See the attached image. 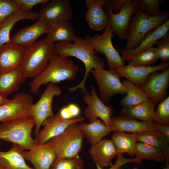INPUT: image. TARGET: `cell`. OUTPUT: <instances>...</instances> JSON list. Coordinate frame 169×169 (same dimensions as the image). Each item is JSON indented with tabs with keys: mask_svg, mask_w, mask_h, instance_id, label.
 Instances as JSON below:
<instances>
[{
	"mask_svg": "<svg viewBox=\"0 0 169 169\" xmlns=\"http://www.w3.org/2000/svg\"><path fill=\"white\" fill-rule=\"evenodd\" d=\"M54 54L59 55L74 57L80 60L84 63L85 71L81 81L77 85L68 88V90L73 92L80 89L84 94L86 91L85 83L91 70L94 69L104 68V60L97 56L96 52L84 38L76 36L73 42L60 41L54 44Z\"/></svg>",
	"mask_w": 169,
	"mask_h": 169,
	"instance_id": "cell-1",
	"label": "cell"
},
{
	"mask_svg": "<svg viewBox=\"0 0 169 169\" xmlns=\"http://www.w3.org/2000/svg\"><path fill=\"white\" fill-rule=\"evenodd\" d=\"M79 69V66L69 57L54 54L44 71L29 83L30 91L35 94L43 85L72 81L76 77Z\"/></svg>",
	"mask_w": 169,
	"mask_h": 169,
	"instance_id": "cell-2",
	"label": "cell"
},
{
	"mask_svg": "<svg viewBox=\"0 0 169 169\" xmlns=\"http://www.w3.org/2000/svg\"><path fill=\"white\" fill-rule=\"evenodd\" d=\"M54 44L46 38L27 48L21 65L26 78L33 79L44 71L54 54Z\"/></svg>",
	"mask_w": 169,
	"mask_h": 169,
	"instance_id": "cell-3",
	"label": "cell"
},
{
	"mask_svg": "<svg viewBox=\"0 0 169 169\" xmlns=\"http://www.w3.org/2000/svg\"><path fill=\"white\" fill-rule=\"evenodd\" d=\"M168 11L154 16H147L139 9L130 23L125 49H133L138 46L151 31L161 25L169 19Z\"/></svg>",
	"mask_w": 169,
	"mask_h": 169,
	"instance_id": "cell-4",
	"label": "cell"
},
{
	"mask_svg": "<svg viewBox=\"0 0 169 169\" xmlns=\"http://www.w3.org/2000/svg\"><path fill=\"white\" fill-rule=\"evenodd\" d=\"M34 126L32 117L2 123L0 125V139L12 142L23 150H28L35 144V139L31 135Z\"/></svg>",
	"mask_w": 169,
	"mask_h": 169,
	"instance_id": "cell-5",
	"label": "cell"
},
{
	"mask_svg": "<svg viewBox=\"0 0 169 169\" xmlns=\"http://www.w3.org/2000/svg\"><path fill=\"white\" fill-rule=\"evenodd\" d=\"M84 137L79 124L76 122L69 125L62 133L49 141L56 157L71 158L78 156L82 148Z\"/></svg>",
	"mask_w": 169,
	"mask_h": 169,
	"instance_id": "cell-6",
	"label": "cell"
},
{
	"mask_svg": "<svg viewBox=\"0 0 169 169\" xmlns=\"http://www.w3.org/2000/svg\"><path fill=\"white\" fill-rule=\"evenodd\" d=\"M90 73L99 87V98L105 105H108L114 95L127 93L128 90L120 81L121 76L116 70L96 68L92 69Z\"/></svg>",
	"mask_w": 169,
	"mask_h": 169,
	"instance_id": "cell-7",
	"label": "cell"
},
{
	"mask_svg": "<svg viewBox=\"0 0 169 169\" xmlns=\"http://www.w3.org/2000/svg\"><path fill=\"white\" fill-rule=\"evenodd\" d=\"M113 33L111 27L107 25L102 34L93 36L86 35L84 38L95 52L100 53L106 57L110 69L116 70L124 65L125 61L113 45Z\"/></svg>",
	"mask_w": 169,
	"mask_h": 169,
	"instance_id": "cell-8",
	"label": "cell"
},
{
	"mask_svg": "<svg viewBox=\"0 0 169 169\" xmlns=\"http://www.w3.org/2000/svg\"><path fill=\"white\" fill-rule=\"evenodd\" d=\"M107 2L105 12L108 19L107 25L111 27L113 32L120 39L125 40L130 22L139 9V0H126L121 11L114 13Z\"/></svg>",
	"mask_w": 169,
	"mask_h": 169,
	"instance_id": "cell-9",
	"label": "cell"
},
{
	"mask_svg": "<svg viewBox=\"0 0 169 169\" xmlns=\"http://www.w3.org/2000/svg\"><path fill=\"white\" fill-rule=\"evenodd\" d=\"M62 93L61 88L55 84L49 83L38 101L30 106V113L34 120L36 136L38 135L44 121L54 114L52 109V103L55 96H59Z\"/></svg>",
	"mask_w": 169,
	"mask_h": 169,
	"instance_id": "cell-10",
	"label": "cell"
},
{
	"mask_svg": "<svg viewBox=\"0 0 169 169\" xmlns=\"http://www.w3.org/2000/svg\"><path fill=\"white\" fill-rule=\"evenodd\" d=\"M33 103L29 94H16L12 99L0 105V121L9 122L31 117L30 108Z\"/></svg>",
	"mask_w": 169,
	"mask_h": 169,
	"instance_id": "cell-11",
	"label": "cell"
},
{
	"mask_svg": "<svg viewBox=\"0 0 169 169\" xmlns=\"http://www.w3.org/2000/svg\"><path fill=\"white\" fill-rule=\"evenodd\" d=\"M73 16L69 0H51L41 4L38 13V19L50 25L70 21Z\"/></svg>",
	"mask_w": 169,
	"mask_h": 169,
	"instance_id": "cell-12",
	"label": "cell"
},
{
	"mask_svg": "<svg viewBox=\"0 0 169 169\" xmlns=\"http://www.w3.org/2000/svg\"><path fill=\"white\" fill-rule=\"evenodd\" d=\"M85 118L82 116L69 120H65L60 116L58 113L46 119L42 125L43 127L40 130L36 136L35 144H44L52 138L62 133L70 124L83 121Z\"/></svg>",
	"mask_w": 169,
	"mask_h": 169,
	"instance_id": "cell-13",
	"label": "cell"
},
{
	"mask_svg": "<svg viewBox=\"0 0 169 169\" xmlns=\"http://www.w3.org/2000/svg\"><path fill=\"white\" fill-rule=\"evenodd\" d=\"M83 100L87 106L84 111L85 117L90 122L99 118L109 127L111 116L113 110L111 106L105 105L98 96L95 86L92 84L90 91L86 90L84 93Z\"/></svg>",
	"mask_w": 169,
	"mask_h": 169,
	"instance_id": "cell-14",
	"label": "cell"
},
{
	"mask_svg": "<svg viewBox=\"0 0 169 169\" xmlns=\"http://www.w3.org/2000/svg\"><path fill=\"white\" fill-rule=\"evenodd\" d=\"M169 83V68L161 72L151 73L145 82L138 87L148 95L156 104L165 98Z\"/></svg>",
	"mask_w": 169,
	"mask_h": 169,
	"instance_id": "cell-15",
	"label": "cell"
},
{
	"mask_svg": "<svg viewBox=\"0 0 169 169\" xmlns=\"http://www.w3.org/2000/svg\"><path fill=\"white\" fill-rule=\"evenodd\" d=\"M20 152L25 159L32 164L34 169H49L56 158L49 141L43 144H35L27 150L20 149Z\"/></svg>",
	"mask_w": 169,
	"mask_h": 169,
	"instance_id": "cell-16",
	"label": "cell"
},
{
	"mask_svg": "<svg viewBox=\"0 0 169 169\" xmlns=\"http://www.w3.org/2000/svg\"><path fill=\"white\" fill-rule=\"evenodd\" d=\"M109 127L111 132H129L132 133L156 130L153 121H140L122 114L111 117Z\"/></svg>",
	"mask_w": 169,
	"mask_h": 169,
	"instance_id": "cell-17",
	"label": "cell"
},
{
	"mask_svg": "<svg viewBox=\"0 0 169 169\" xmlns=\"http://www.w3.org/2000/svg\"><path fill=\"white\" fill-rule=\"evenodd\" d=\"M168 66L169 63L148 66H134L127 64L120 67L116 70L121 76L126 78L139 87L145 82L148 76L151 73L160 70L163 71L168 68Z\"/></svg>",
	"mask_w": 169,
	"mask_h": 169,
	"instance_id": "cell-18",
	"label": "cell"
},
{
	"mask_svg": "<svg viewBox=\"0 0 169 169\" xmlns=\"http://www.w3.org/2000/svg\"><path fill=\"white\" fill-rule=\"evenodd\" d=\"M50 25L41 20L18 31L11 38L10 42L27 48L42 35L48 33Z\"/></svg>",
	"mask_w": 169,
	"mask_h": 169,
	"instance_id": "cell-19",
	"label": "cell"
},
{
	"mask_svg": "<svg viewBox=\"0 0 169 169\" xmlns=\"http://www.w3.org/2000/svg\"><path fill=\"white\" fill-rule=\"evenodd\" d=\"M27 48L11 42L0 48V73L21 66Z\"/></svg>",
	"mask_w": 169,
	"mask_h": 169,
	"instance_id": "cell-20",
	"label": "cell"
},
{
	"mask_svg": "<svg viewBox=\"0 0 169 169\" xmlns=\"http://www.w3.org/2000/svg\"><path fill=\"white\" fill-rule=\"evenodd\" d=\"M169 30V19L148 33L135 48L131 49H121L120 51L121 56L125 61L131 60L140 53L153 47L160 38L168 33Z\"/></svg>",
	"mask_w": 169,
	"mask_h": 169,
	"instance_id": "cell-21",
	"label": "cell"
},
{
	"mask_svg": "<svg viewBox=\"0 0 169 169\" xmlns=\"http://www.w3.org/2000/svg\"><path fill=\"white\" fill-rule=\"evenodd\" d=\"M107 0H85L88 10L85 18L90 28L93 30H102L108 25V19L103 6Z\"/></svg>",
	"mask_w": 169,
	"mask_h": 169,
	"instance_id": "cell-22",
	"label": "cell"
},
{
	"mask_svg": "<svg viewBox=\"0 0 169 169\" xmlns=\"http://www.w3.org/2000/svg\"><path fill=\"white\" fill-rule=\"evenodd\" d=\"M89 151L95 164L102 168L111 166L113 165L111 161L117 154L112 140L107 139L91 145Z\"/></svg>",
	"mask_w": 169,
	"mask_h": 169,
	"instance_id": "cell-23",
	"label": "cell"
},
{
	"mask_svg": "<svg viewBox=\"0 0 169 169\" xmlns=\"http://www.w3.org/2000/svg\"><path fill=\"white\" fill-rule=\"evenodd\" d=\"M26 78L21 66L0 73V95L7 97L17 91Z\"/></svg>",
	"mask_w": 169,
	"mask_h": 169,
	"instance_id": "cell-24",
	"label": "cell"
},
{
	"mask_svg": "<svg viewBox=\"0 0 169 169\" xmlns=\"http://www.w3.org/2000/svg\"><path fill=\"white\" fill-rule=\"evenodd\" d=\"M38 18V13L28 12L20 9L6 18L0 25V48L10 42V33L13 26L18 22L24 19L34 21Z\"/></svg>",
	"mask_w": 169,
	"mask_h": 169,
	"instance_id": "cell-25",
	"label": "cell"
},
{
	"mask_svg": "<svg viewBox=\"0 0 169 169\" xmlns=\"http://www.w3.org/2000/svg\"><path fill=\"white\" fill-rule=\"evenodd\" d=\"M79 125L89 143L96 144L111 132L110 128L99 118L89 123L81 122Z\"/></svg>",
	"mask_w": 169,
	"mask_h": 169,
	"instance_id": "cell-26",
	"label": "cell"
},
{
	"mask_svg": "<svg viewBox=\"0 0 169 169\" xmlns=\"http://www.w3.org/2000/svg\"><path fill=\"white\" fill-rule=\"evenodd\" d=\"M47 34V40L53 44L60 41L73 42L76 36L74 28L68 21L50 25Z\"/></svg>",
	"mask_w": 169,
	"mask_h": 169,
	"instance_id": "cell-27",
	"label": "cell"
},
{
	"mask_svg": "<svg viewBox=\"0 0 169 169\" xmlns=\"http://www.w3.org/2000/svg\"><path fill=\"white\" fill-rule=\"evenodd\" d=\"M20 149L13 144L9 151H0V164L4 169H34L26 163Z\"/></svg>",
	"mask_w": 169,
	"mask_h": 169,
	"instance_id": "cell-28",
	"label": "cell"
},
{
	"mask_svg": "<svg viewBox=\"0 0 169 169\" xmlns=\"http://www.w3.org/2000/svg\"><path fill=\"white\" fill-rule=\"evenodd\" d=\"M156 104L150 99L142 103L126 108H122L120 114L143 121H153Z\"/></svg>",
	"mask_w": 169,
	"mask_h": 169,
	"instance_id": "cell-29",
	"label": "cell"
},
{
	"mask_svg": "<svg viewBox=\"0 0 169 169\" xmlns=\"http://www.w3.org/2000/svg\"><path fill=\"white\" fill-rule=\"evenodd\" d=\"M111 138L117 154L126 153L130 157L134 156V150L137 142L135 133L114 132L111 136Z\"/></svg>",
	"mask_w": 169,
	"mask_h": 169,
	"instance_id": "cell-30",
	"label": "cell"
},
{
	"mask_svg": "<svg viewBox=\"0 0 169 169\" xmlns=\"http://www.w3.org/2000/svg\"><path fill=\"white\" fill-rule=\"evenodd\" d=\"M134 156L142 160L146 159L160 162L166 160V164H169V155L161 149L146 143L137 142L134 150Z\"/></svg>",
	"mask_w": 169,
	"mask_h": 169,
	"instance_id": "cell-31",
	"label": "cell"
},
{
	"mask_svg": "<svg viewBox=\"0 0 169 169\" xmlns=\"http://www.w3.org/2000/svg\"><path fill=\"white\" fill-rule=\"evenodd\" d=\"M122 83L128 90L126 96L119 102L122 108L134 106L149 100L148 96L144 91L131 81L125 80Z\"/></svg>",
	"mask_w": 169,
	"mask_h": 169,
	"instance_id": "cell-32",
	"label": "cell"
},
{
	"mask_svg": "<svg viewBox=\"0 0 169 169\" xmlns=\"http://www.w3.org/2000/svg\"><path fill=\"white\" fill-rule=\"evenodd\" d=\"M135 134L137 141L159 148L169 155V141L157 131L149 130Z\"/></svg>",
	"mask_w": 169,
	"mask_h": 169,
	"instance_id": "cell-33",
	"label": "cell"
},
{
	"mask_svg": "<svg viewBox=\"0 0 169 169\" xmlns=\"http://www.w3.org/2000/svg\"><path fill=\"white\" fill-rule=\"evenodd\" d=\"M158 59L156 49L152 47L136 55L129 60L128 64L134 66H150Z\"/></svg>",
	"mask_w": 169,
	"mask_h": 169,
	"instance_id": "cell-34",
	"label": "cell"
},
{
	"mask_svg": "<svg viewBox=\"0 0 169 169\" xmlns=\"http://www.w3.org/2000/svg\"><path fill=\"white\" fill-rule=\"evenodd\" d=\"M49 169H84V161L78 156L71 158L56 157Z\"/></svg>",
	"mask_w": 169,
	"mask_h": 169,
	"instance_id": "cell-35",
	"label": "cell"
},
{
	"mask_svg": "<svg viewBox=\"0 0 169 169\" xmlns=\"http://www.w3.org/2000/svg\"><path fill=\"white\" fill-rule=\"evenodd\" d=\"M153 121L156 124L169 125V96L160 102L155 111Z\"/></svg>",
	"mask_w": 169,
	"mask_h": 169,
	"instance_id": "cell-36",
	"label": "cell"
},
{
	"mask_svg": "<svg viewBox=\"0 0 169 169\" xmlns=\"http://www.w3.org/2000/svg\"><path fill=\"white\" fill-rule=\"evenodd\" d=\"M163 1L161 0H139V9L148 16L158 15L162 12L159 7Z\"/></svg>",
	"mask_w": 169,
	"mask_h": 169,
	"instance_id": "cell-37",
	"label": "cell"
},
{
	"mask_svg": "<svg viewBox=\"0 0 169 169\" xmlns=\"http://www.w3.org/2000/svg\"><path fill=\"white\" fill-rule=\"evenodd\" d=\"M156 47L158 58L161 59V64L169 63V34L160 38Z\"/></svg>",
	"mask_w": 169,
	"mask_h": 169,
	"instance_id": "cell-38",
	"label": "cell"
},
{
	"mask_svg": "<svg viewBox=\"0 0 169 169\" xmlns=\"http://www.w3.org/2000/svg\"><path fill=\"white\" fill-rule=\"evenodd\" d=\"M20 9L14 0H0V25L6 18Z\"/></svg>",
	"mask_w": 169,
	"mask_h": 169,
	"instance_id": "cell-39",
	"label": "cell"
},
{
	"mask_svg": "<svg viewBox=\"0 0 169 169\" xmlns=\"http://www.w3.org/2000/svg\"><path fill=\"white\" fill-rule=\"evenodd\" d=\"M48 0H14L20 9L28 12H32L35 6L44 3Z\"/></svg>",
	"mask_w": 169,
	"mask_h": 169,
	"instance_id": "cell-40",
	"label": "cell"
},
{
	"mask_svg": "<svg viewBox=\"0 0 169 169\" xmlns=\"http://www.w3.org/2000/svg\"><path fill=\"white\" fill-rule=\"evenodd\" d=\"M117 159L115 163L110 167L107 169H117L123 165L129 163L133 162L134 159L132 158H127L124 157L121 154L118 153L117 155ZM97 169H105L95 164Z\"/></svg>",
	"mask_w": 169,
	"mask_h": 169,
	"instance_id": "cell-41",
	"label": "cell"
},
{
	"mask_svg": "<svg viewBox=\"0 0 169 169\" xmlns=\"http://www.w3.org/2000/svg\"><path fill=\"white\" fill-rule=\"evenodd\" d=\"M126 0H110L108 3L111 8L113 13H117L120 12Z\"/></svg>",
	"mask_w": 169,
	"mask_h": 169,
	"instance_id": "cell-42",
	"label": "cell"
},
{
	"mask_svg": "<svg viewBox=\"0 0 169 169\" xmlns=\"http://www.w3.org/2000/svg\"><path fill=\"white\" fill-rule=\"evenodd\" d=\"M155 124L156 130L160 132L169 141V125H160Z\"/></svg>",
	"mask_w": 169,
	"mask_h": 169,
	"instance_id": "cell-43",
	"label": "cell"
},
{
	"mask_svg": "<svg viewBox=\"0 0 169 169\" xmlns=\"http://www.w3.org/2000/svg\"><path fill=\"white\" fill-rule=\"evenodd\" d=\"M67 106L73 118L79 116L80 113V110L77 105L71 103Z\"/></svg>",
	"mask_w": 169,
	"mask_h": 169,
	"instance_id": "cell-44",
	"label": "cell"
},
{
	"mask_svg": "<svg viewBox=\"0 0 169 169\" xmlns=\"http://www.w3.org/2000/svg\"><path fill=\"white\" fill-rule=\"evenodd\" d=\"M58 113L61 118L64 120H69L73 119L67 106L62 108Z\"/></svg>",
	"mask_w": 169,
	"mask_h": 169,
	"instance_id": "cell-45",
	"label": "cell"
},
{
	"mask_svg": "<svg viewBox=\"0 0 169 169\" xmlns=\"http://www.w3.org/2000/svg\"><path fill=\"white\" fill-rule=\"evenodd\" d=\"M9 100L7 97L0 95V105L7 102Z\"/></svg>",
	"mask_w": 169,
	"mask_h": 169,
	"instance_id": "cell-46",
	"label": "cell"
},
{
	"mask_svg": "<svg viewBox=\"0 0 169 169\" xmlns=\"http://www.w3.org/2000/svg\"><path fill=\"white\" fill-rule=\"evenodd\" d=\"M117 169H122V168H121L120 167V168H118ZM138 169V168L137 166H135L134 168H132V169Z\"/></svg>",
	"mask_w": 169,
	"mask_h": 169,
	"instance_id": "cell-47",
	"label": "cell"
},
{
	"mask_svg": "<svg viewBox=\"0 0 169 169\" xmlns=\"http://www.w3.org/2000/svg\"><path fill=\"white\" fill-rule=\"evenodd\" d=\"M0 169H4L3 167L0 164Z\"/></svg>",
	"mask_w": 169,
	"mask_h": 169,
	"instance_id": "cell-48",
	"label": "cell"
},
{
	"mask_svg": "<svg viewBox=\"0 0 169 169\" xmlns=\"http://www.w3.org/2000/svg\"><path fill=\"white\" fill-rule=\"evenodd\" d=\"M0 143H1V141H0Z\"/></svg>",
	"mask_w": 169,
	"mask_h": 169,
	"instance_id": "cell-49",
	"label": "cell"
}]
</instances>
